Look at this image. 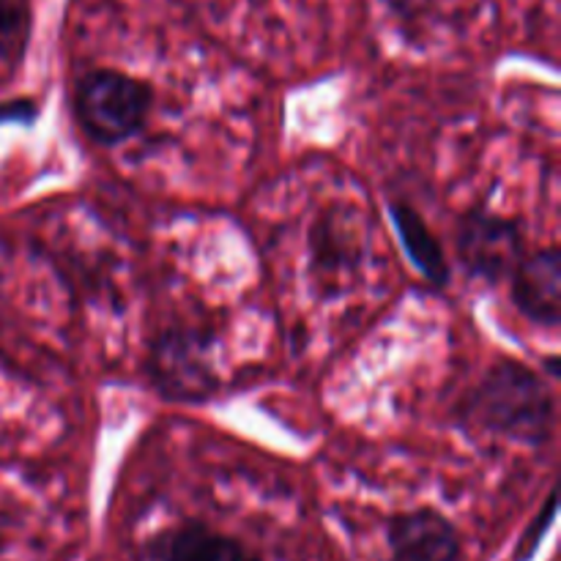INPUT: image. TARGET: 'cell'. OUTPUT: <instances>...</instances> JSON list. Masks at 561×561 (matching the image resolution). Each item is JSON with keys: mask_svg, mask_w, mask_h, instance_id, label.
<instances>
[{"mask_svg": "<svg viewBox=\"0 0 561 561\" xmlns=\"http://www.w3.org/2000/svg\"><path fill=\"white\" fill-rule=\"evenodd\" d=\"M553 518H557V491L548 496L546 507L540 510V515L531 520L529 529H526L524 537L518 540V548H515V561H531V559H535V553L540 551L542 537H546L548 529L553 526Z\"/></svg>", "mask_w": 561, "mask_h": 561, "instance_id": "10", "label": "cell"}, {"mask_svg": "<svg viewBox=\"0 0 561 561\" xmlns=\"http://www.w3.org/2000/svg\"><path fill=\"white\" fill-rule=\"evenodd\" d=\"M455 247H458V257L466 272L485 283L510 279V274L526 255L518 225L488 208H471L460 219Z\"/></svg>", "mask_w": 561, "mask_h": 561, "instance_id": "3", "label": "cell"}, {"mask_svg": "<svg viewBox=\"0 0 561 561\" xmlns=\"http://www.w3.org/2000/svg\"><path fill=\"white\" fill-rule=\"evenodd\" d=\"M389 211H392L394 228H398L400 241H403L414 266L425 274L427 283L444 288L449 283V263L444 257V250L436 241V236L425 225V219L420 217V211L411 203H392Z\"/></svg>", "mask_w": 561, "mask_h": 561, "instance_id": "7", "label": "cell"}, {"mask_svg": "<svg viewBox=\"0 0 561 561\" xmlns=\"http://www.w3.org/2000/svg\"><path fill=\"white\" fill-rule=\"evenodd\" d=\"M27 42V9L22 0H0V60H14Z\"/></svg>", "mask_w": 561, "mask_h": 561, "instance_id": "9", "label": "cell"}, {"mask_svg": "<svg viewBox=\"0 0 561 561\" xmlns=\"http://www.w3.org/2000/svg\"><path fill=\"white\" fill-rule=\"evenodd\" d=\"M206 340L186 329H170L151 345L148 373L159 392L170 400H203L214 392L217 378L211 370Z\"/></svg>", "mask_w": 561, "mask_h": 561, "instance_id": "4", "label": "cell"}, {"mask_svg": "<svg viewBox=\"0 0 561 561\" xmlns=\"http://www.w3.org/2000/svg\"><path fill=\"white\" fill-rule=\"evenodd\" d=\"M153 110V88L118 69H93L77 80L75 113L88 137L118 146L146 126Z\"/></svg>", "mask_w": 561, "mask_h": 561, "instance_id": "2", "label": "cell"}, {"mask_svg": "<svg viewBox=\"0 0 561 561\" xmlns=\"http://www.w3.org/2000/svg\"><path fill=\"white\" fill-rule=\"evenodd\" d=\"M513 301L537 327H559L561 321V257L559 250L524 255V261L510 274Z\"/></svg>", "mask_w": 561, "mask_h": 561, "instance_id": "6", "label": "cell"}, {"mask_svg": "<svg viewBox=\"0 0 561 561\" xmlns=\"http://www.w3.org/2000/svg\"><path fill=\"white\" fill-rule=\"evenodd\" d=\"M460 425L540 447L557 425V400L540 373L520 362H499L460 400Z\"/></svg>", "mask_w": 561, "mask_h": 561, "instance_id": "1", "label": "cell"}, {"mask_svg": "<svg viewBox=\"0 0 561 561\" xmlns=\"http://www.w3.org/2000/svg\"><path fill=\"white\" fill-rule=\"evenodd\" d=\"M387 546L392 561H460L463 540L447 515L420 507L387 520Z\"/></svg>", "mask_w": 561, "mask_h": 561, "instance_id": "5", "label": "cell"}, {"mask_svg": "<svg viewBox=\"0 0 561 561\" xmlns=\"http://www.w3.org/2000/svg\"><path fill=\"white\" fill-rule=\"evenodd\" d=\"M162 561H261L239 540L203 524H186L168 540Z\"/></svg>", "mask_w": 561, "mask_h": 561, "instance_id": "8", "label": "cell"}]
</instances>
